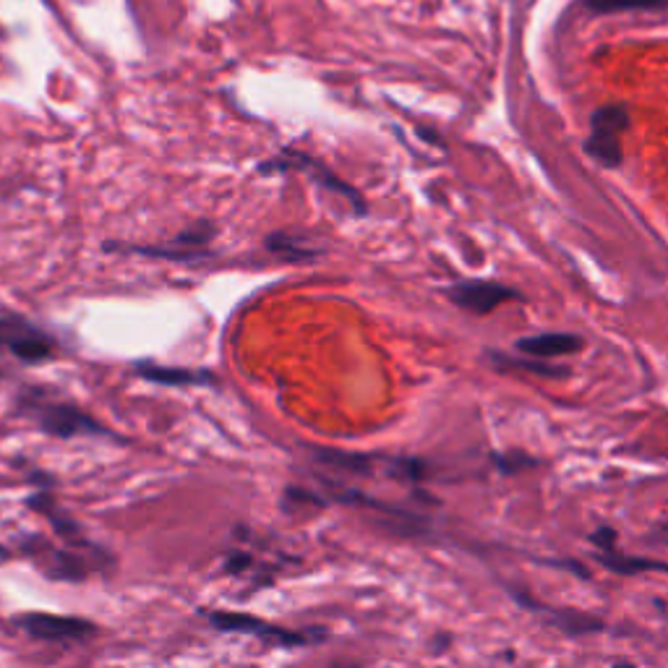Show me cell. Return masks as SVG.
<instances>
[{
	"label": "cell",
	"mask_w": 668,
	"mask_h": 668,
	"mask_svg": "<svg viewBox=\"0 0 668 668\" xmlns=\"http://www.w3.org/2000/svg\"><path fill=\"white\" fill-rule=\"evenodd\" d=\"M264 248L269 254H275L277 259L290 261V264H301V261H313L322 256V248L311 246L309 238L298 233H288V230H277V233H269L264 238Z\"/></svg>",
	"instance_id": "11"
},
{
	"label": "cell",
	"mask_w": 668,
	"mask_h": 668,
	"mask_svg": "<svg viewBox=\"0 0 668 668\" xmlns=\"http://www.w3.org/2000/svg\"><path fill=\"white\" fill-rule=\"evenodd\" d=\"M520 353L531 355V358H559V355H575L584 347V339L580 334L569 332H546V334H533V337H522L514 343Z\"/></svg>",
	"instance_id": "10"
},
{
	"label": "cell",
	"mask_w": 668,
	"mask_h": 668,
	"mask_svg": "<svg viewBox=\"0 0 668 668\" xmlns=\"http://www.w3.org/2000/svg\"><path fill=\"white\" fill-rule=\"evenodd\" d=\"M134 371L136 376H142L144 381H152V385H163V387L214 385L212 371H197V368H186V366H163V364H152V360H142V364L134 366Z\"/></svg>",
	"instance_id": "9"
},
{
	"label": "cell",
	"mask_w": 668,
	"mask_h": 668,
	"mask_svg": "<svg viewBox=\"0 0 668 668\" xmlns=\"http://www.w3.org/2000/svg\"><path fill=\"white\" fill-rule=\"evenodd\" d=\"M497 465H499L501 472H517V470L533 468L535 459L522 457V455H501V457H497Z\"/></svg>",
	"instance_id": "16"
},
{
	"label": "cell",
	"mask_w": 668,
	"mask_h": 668,
	"mask_svg": "<svg viewBox=\"0 0 668 668\" xmlns=\"http://www.w3.org/2000/svg\"><path fill=\"white\" fill-rule=\"evenodd\" d=\"M0 350H5L24 366H40L58 358L60 343L53 332L42 330L24 313L0 309Z\"/></svg>",
	"instance_id": "3"
},
{
	"label": "cell",
	"mask_w": 668,
	"mask_h": 668,
	"mask_svg": "<svg viewBox=\"0 0 668 668\" xmlns=\"http://www.w3.org/2000/svg\"><path fill=\"white\" fill-rule=\"evenodd\" d=\"M447 298L457 309L476 313V316H489L491 311H497L499 305L506 301H520V292L506 288L504 282L493 280H468V282H455L447 290Z\"/></svg>",
	"instance_id": "7"
},
{
	"label": "cell",
	"mask_w": 668,
	"mask_h": 668,
	"mask_svg": "<svg viewBox=\"0 0 668 668\" xmlns=\"http://www.w3.org/2000/svg\"><path fill=\"white\" fill-rule=\"evenodd\" d=\"M218 235V225L209 220H199L186 230H180L178 235H172L165 246H136V243H108V250H118V254H136L146 256V259H165L176 264H201L212 256V241Z\"/></svg>",
	"instance_id": "4"
},
{
	"label": "cell",
	"mask_w": 668,
	"mask_h": 668,
	"mask_svg": "<svg viewBox=\"0 0 668 668\" xmlns=\"http://www.w3.org/2000/svg\"><path fill=\"white\" fill-rule=\"evenodd\" d=\"M598 561L614 575H639V572H668V564L658 559H645V556H622L616 552H598Z\"/></svg>",
	"instance_id": "12"
},
{
	"label": "cell",
	"mask_w": 668,
	"mask_h": 668,
	"mask_svg": "<svg viewBox=\"0 0 668 668\" xmlns=\"http://www.w3.org/2000/svg\"><path fill=\"white\" fill-rule=\"evenodd\" d=\"M491 358L499 368H520V371L543 376V379H564V376L569 374L567 368L552 366V364H546V360H541V358H531V360H527V358H510V355H499V353H493Z\"/></svg>",
	"instance_id": "14"
},
{
	"label": "cell",
	"mask_w": 668,
	"mask_h": 668,
	"mask_svg": "<svg viewBox=\"0 0 668 668\" xmlns=\"http://www.w3.org/2000/svg\"><path fill=\"white\" fill-rule=\"evenodd\" d=\"M614 668H635V666H632V664H624V660H622V664H616Z\"/></svg>",
	"instance_id": "18"
},
{
	"label": "cell",
	"mask_w": 668,
	"mask_h": 668,
	"mask_svg": "<svg viewBox=\"0 0 668 668\" xmlns=\"http://www.w3.org/2000/svg\"><path fill=\"white\" fill-rule=\"evenodd\" d=\"M664 533H666V541H668V522L664 525Z\"/></svg>",
	"instance_id": "19"
},
{
	"label": "cell",
	"mask_w": 668,
	"mask_h": 668,
	"mask_svg": "<svg viewBox=\"0 0 668 668\" xmlns=\"http://www.w3.org/2000/svg\"><path fill=\"white\" fill-rule=\"evenodd\" d=\"M660 609H664V605H660ZM664 611H666V614H668V609H664Z\"/></svg>",
	"instance_id": "21"
},
{
	"label": "cell",
	"mask_w": 668,
	"mask_h": 668,
	"mask_svg": "<svg viewBox=\"0 0 668 668\" xmlns=\"http://www.w3.org/2000/svg\"><path fill=\"white\" fill-rule=\"evenodd\" d=\"M16 408L21 415L30 421L45 434L55 438H79V436H113L102 426L97 417L84 413L74 402L60 400L40 387L21 389L16 397Z\"/></svg>",
	"instance_id": "1"
},
{
	"label": "cell",
	"mask_w": 668,
	"mask_h": 668,
	"mask_svg": "<svg viewBox=\"0 0 668 668\" xmlns=\"http://www.w3.org/2000/svg\"><path fill=\"white\" fill-rule=\"evenodd\" d=\"M541 614L546 609H538ZM548 622L559 626V630L564 632V635H572V637H580V635H598V632L605 630V624L601 622L598 616H590V614H582V611H575V609H564V611H546Z\"/></svg>",
	"instance_id": "13"
},
{
	"label": "cell",
	"mask_w": 668,
	"mask_h": 668,
	"mask_svg": "<svg viewBox=\"0 0 668 668\" xmlns=\"http://www.w3.org/2000/svg\"><path fill=\"white\" fill-rule=\"evenodd\" d=\"M209 624L220 632H233V635H246L254 639H261L264 645L271 647H309L313 643H322L324 632H298L288 630V626L271 624L267 619L250 616V614H233V611H212L207 614Z\"/></svg>",
	"instance_id": "6"
},
{
	"label": "cell",
	"mask_w": 668,
	"mask_h": 668,
	"mask_svg": "<svg viewBox=\"0 0 668 668\" xmlns=\"http://www.w3.org/2000/svg\"><path fill=\"white\" fill-rule=\"evenodd\" d=\"M3 554H5V552H3V548H0V556H3Z\"/></svg>",
	"instance_id": "20"
},
{
	"label": "cell",
	"mask_w": 668,
	"mask_h": 668,
	"mask_svg": "<svg viewBox=\"0 0 668 668\" xmlns=\"http://www.w3.org/2000/svg\"><path fill=\"white\" fill-rule=\"evenodd\" d=\"M16 626L42 643H81L94 635V624L87 619L58 614H24L16 619Z\"/></svg>",
	"instance_id": "8"
},
{
	"label": "cell",
	"mask_w": 668,
	"mask_h": 668,
	"mask_svg": "<svg viewBox=\"0 0 668 668\" xmlns=\"http://www.w3.org/2000/svg\"><path fill=\"white\" fill-rule=\"evenodd\" d=\"M630 129V110L626 104H603L590 115L588 138H584V152L588 157L601 167L616 170L624 163V144L622 136Z\"/></svg>",
	"instance_id": "5"
},
{
	"label": "cell",
	"mask_w": 668,
	"mask_h": 668,
	"mask_svg": "<svg viewBox=\"0 0 668 668\" xmlns=\"http://www.w3.org/2000/svg\"><path fill=\"white\" fill-rule=\"evenodd\" d=\"M259 172H261V176H285V172H301V176L311 178L319 188H324L330 197H337L339 201H345V204L350 207L355 214H366L368 212L366 199L360 197V193L355 191V188L347 183L345 178H339L330 165L322 163L319 157L309 155V152H301V149L277 152L275 157H269L267 163L259 165Z\"/></svg>",
	"instance_id": "2"
},
{
	"label": "cell",
	"mask_w": 668,
	"mask_h": 668,
	"mask_svg": "<svg viewBox=\"0 0 668 668\" xmlns=\"http://www.w3.org/2000/svg\"><path fill=\"white\" fill-rule=\"evenodd\" d=\"M593 13H619V11H664L668 0H584Z\"/></svg>",
	"instance_id": "15"
},
{
	"label": "cell",
	"mask_w": 668,
	"mask_h": 668,
	"mask_svg": "<svg viewBox=\"0 0 668 668\" xmlns=\"http://www.w3.org/2000/svg\"><path fill=\"white\" fill-rule=\"evenodd\" d=\"M590 543L598 548V552H614V543H616V531L614 527H598V531L590 535Z\"/></svg>",
	"instance_id": "17"
}]
</instances>
